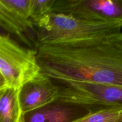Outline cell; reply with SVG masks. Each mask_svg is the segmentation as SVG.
Wrapping results in <instances>:
<instances>
[{"label": "cell", "mask_w": 122, "mask_h": 122, "mask_svg": "<svg viewBox=\"0 0 122 122\" xmlns=\"http://www.w3.org/2000/svg\"><path fill=\"white\" fill-rule=\"evenodd\" d=\"M111 36L38 45L36 51L41 72L54 81L122 86V49Z\"/></svg>", "instance_id": "1"}, {"label": "cell", "mask_w": 122, "mask_h": 122, "mask_svg": "<svg viewBox=\"0 0 122 122\" xmlns=\"http://www.w3.org/2000/svg\"><path fill=\"white\" fill-rule=\"evenodd\" d=\"M35 27L38 46L108 36L120 32L122 26L115 23L87 21L51 11L42 17Z\"/></svg>", "instance_id": "2"}, {"label": "cell", "mask_w": 122, "mask_h": 122, "mask_svg": "<svg viewBox=\"0 0 122 122\" xmlns=\"http://www.w3.org/2000/svg\"><path fill=\"white\" fill-rule=\"evenodd\" d=\"M58 86L57 101L82 106L91 112L122 106V86L93 82L54 81Z\"/></svg>", "instance_id": "3"}, {"label": "cell", "mask_w": 122, "mask_h": 122, "mask_svg": "<svg viewBox=\"0 0 122 122\" xmlns=\"http://www.w3.org/2000/svg\"><path fill=\"white\" fill-rule=\"evenodd\" d=\"M0 73L7 86L20 89L41 73L36 50L23 47L10 36L0 35Z\"/></svg>", "instance_id": "4"}, {"label": "cell", "mask_w": 122, "mask_h": 122, "mask_svg": "<svg viewBox=\"0 0 122 122\" xmlns=\"http://www.w3.org/2000/svg\"><path fill=\"white\" fill-rule=\"evenodd\" d=\"M52 11L91 21L122 26V0H55Z\"/></svg>", "instance_id": "5"}, {"label": "cell", "mask_w": 122, "mask_h": 122, "mask_svg": "<svg viewBox=\"0 0 122 122\" xmlns=\"http://www.w3.org/2000/svg\"><path fill=\"white\" fill-rule=\"evenodd\" d=\"M30 0H0V26L31 46L30 41L37 46L35 26L30 19Z\"/></svg>", "instance_id": "6"}, {"label": "cell", "mask_w": 122, "mask_h": 122, "mask_svg": "<svg viewBox=\"0 0 122 122\" xmlns=\"http://www.w3.org/2000/svg\"><path fill=\"white\" fill-rule=\"evenodd\" d=\"M58 92V86L53 80L41 72L19 89V102L23 114L56 101Z\"/></svg>", "instance_id": "7"}, {"label": "cell", "mask_w": 122, "mask_h": 122, "mask_svg": "<svg viewBox=\"0 0 122 122\" xmlns=\"http://www.w3.org/2000/svg\"><path fill=\"white\" fill-rule=\"evenodd\" d=\"M91 112L82 106L56 100L42 108L23 114L21 122H74Z\"/></svg>", "instance_id": "8"}, {"label": "cell", "mask_w": 122, "mask_h": 122, "mask_svg": "<svg viewBox=\"0 0 122 122\" xmlns=\"http://www.w3.org/2000/svg\"><path fill=\"white\" fill-rule=\"evenodd\" d=\"M19 92V89L10 86L0 89V122H21Z\"/></svg>", "instance_id": "9"}, {"label": "cell", "mask_w": 122, "mask_h": 122, "mask_svg": "<svg viewBox=\"0 0 122 122\" xmlns=\"http://www.w3.org/2000/svg\"><path fill=\"white\" fill-rule=\"evenodd\" d=\"M74 122H122V106L91 112Z\"/></svg>", "instance_id": "10"}, {"label": "cell", "mask_w": 122, "mask_h": 122, "mask_svg": "<svg viewBox=\"0 0 122 122\" xmlns=\"http://www.w3.org/2000/svg\"><path fill=\"white\" fill-rule=\"evenodd\" d=\"M54 1L55 0H30V19L33 26H35L44 15L52 11Z\"/></svg>", "instance_id": "11"}, {"label": "cell", "mask_w": 122, "mask_h": 122, "mask_svg": "<svg viewBox=\"0 0 122 122\" xmlns=\"http://www.w3.org/2000/svg\"><path fill=\"white\" fill-rule=\"evenodd\" d=\"M110 38L116 45L122 49V33L121 32L113 35L111 36Z\"/></svg>", "instance_id": "12"}, {"label": "cell", "mask_w": 122, "mask_h": 122, "mask_svg": "<svg viewBox=\"0 0 122 122\" xmlns=\"http://www.w3.org/2000/svg\"><path fill=\"white\" fill-rule=\"evenodd\" d=\"M5 86H7V83H6L5 81L4 78L3 77L2 75L0 73V89L5 88Z\"/></svg>", "instance_id": "13"}, {"label": "cell", "mask_w": 122, "mask_h": 122, "mask_svg": "<svg viewBox=\"0 0 122 122\" xmlns=\"http://www.w3.org/2000/svg\"><path fill=\"white\" fill-rule=\"evenodd\" d=\"M0 35L5 36H10L11 35L7 32L1 26H0Z\"/></svg>", "instance_id": "14"}]
</instances>
